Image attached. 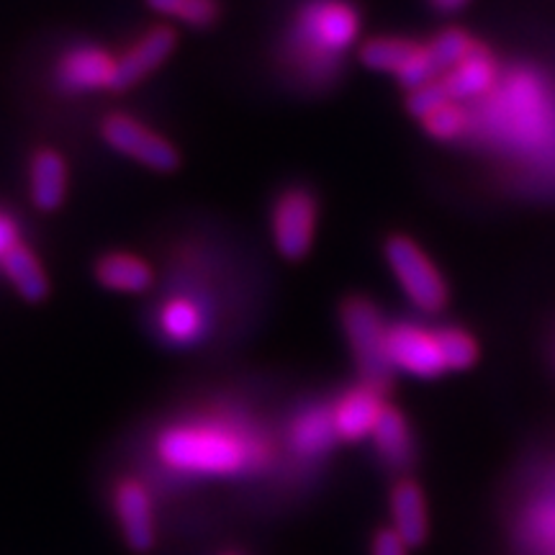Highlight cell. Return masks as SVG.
Wrapping results in <instances>:
<instances>
[{
    "instance_id": "1",
    "label": "cell",
    "mask_w": 555,
    "mask_h": 555,
    "mask_svg": "<svg viewBox=\"0 0 555 555\" xmlns=\"http://www.w3.org/2000/svg\"><path fill=\"white\" fill-rule=\"evenodd\" d=\"M157 457L178 476L234 478L266 466L260 437L217 420L180 422L157 437Z\"/></svg>"
},
{
    "instance_id": "2",
    "label": "cell",
    "mask_w": 555,
    "mask_h": 555,
    "mask_svg": "<svg viewBox=\"0 0 555 555\" xmlns=\"http://www.w3.org/2000/svg\"><path fill=\"white\" fill-rule=\"evenodd\" d=\"M360 31V16L350 0H309L291 31V52L304 73L327 78Z\"/></svg>"
},
{
    "instance_id": "3",
    "label": "cell",
    "mask_w": 555,
    "mask_h": 555,
    "mask_svg": "<svg viewBox=\"0 0 555 555\" xmlns=\"http://www.w3.org/2000/svg\"><path fill=\"white\" fill-rule=\"evenodd\" d=\"M339 322H343L347 345H350L352 358H356L360 380L388 391L391 384V358H388V327L384 314L371 298L350 296L339 309Z\"/></svg>"
},
{
    "instance_id": "4",
    "label": "cell",
    "mask_w": 555,
    "mask_h": 555,
    "mask_svg": "<svg viewBox=\"0 0 555 555\" xmlns=\"http://www.w3.org/2000/svg\"><path fill=\"white\" fill-rule=\"evenodd\" d=\"M386 262L409 301L422 311H440L448 304V283L412 237L393 234L384 247Z\"/></svg>"
},
{
    "instance_id": "5",
    "label": "cell",
    "mask_w": 555,
    "mask_h": 555,
    "mask_svg": "<svg viewBox=\"0 0 555 555\" xmlns=\"http://www.w3.org/2000/svg\"><path fill=\"white\" fill-rule=\"evenodd\" d=\"M319 204L309 189H286L273 206V242L286 260L307 258L317 234Z\"/></svg>"
},
{
    "instance_id": "6",
    "label": "cell",
    "mask_w": 555,
    "mask_h": 555,
    "mask_svg": "<svg viewBox=\"0 0 555 555\" xmlns=\"http://www.w3.org/2000/svg\"><path fill=\"white\" fill-rule=\"evenodd\" d=\"M101 137L106 139L111 150L121 152L131 159H137L139 165L150 170L170 172L178 168L180 155L165 137H159L157 131H152L144 124L131 119L127 114H111L101 124Z\"/></svg>"
},
{
    "instance_id": "7",
    "label": "cell",
    "mask_w": 555,
    "mask_h": 555,
    "mask_svg": "<svg viewBox=\"0 0 555 555\" xmlns=\"http://www.w3.org/2000/svg\"><path fill=\"white\" fill-rule=\"evenodd\" d=\"M388 358L393 371L416 378H437L450 371L440 330H427L412 322H393L388 327Z\"/></svg>"
},
{
    "instance_id": "8",
    "label": "cell",
    "mask_w": 555,
    "mask_h": 555,
    "mask_svg": "<svg viewBox=\"0 0 555 555\" xmlns=\"http://www.w3.org/2000/svg\"><path fill=\"white\" fill-rule=\"evenodd\" d=\"M111 509L131 551L150 553L157 543V509L147 483L134 476L119 478L111 491Z\"/></svg>"
},
{
    "instance_id": "9",
    "label": "cell",
    "mask_w": 555,
    "mask_h": 555,
    "mask_svg": "<svg viewBox=\"0 0 555 555\" xmlns=\"http://www.w3.org/2000/svg\"><path fill=\"white\" fill-rule=\"evenodd\" d=\"M386 391L360 380L350 391H345L335 404L330 406L332 425H335L337 440L358 442L363 437H371L378 420L386 412Z\"/></svg>"
},
{
    "instance_id": "10",
    "label": "cell",
    "mask_w": 555,
    "mask_h": 555,
    "mask_svg": "<svg viewBox=\"0 0 555 555\" xmlns=\"http://www.w3.org/2000/svg\"><path fill=\"white\" fill-rule=\"evenodd\" d=\"M119 60L99 47H75L57 65L60 86L69 93H88V90H114Z\"/></svg>"
},
{
    "instance_id": "11",
    "label": "cell",
    "mask_w": 555,
    "mask_h": 555,
    "mask_svg": "<svg viewBox=\"0 0 555 555\" xmlns=\"http://www.w3.org/2000/svg\"><path fill=\"white\" fill-rule=\"evenodd\" d=\"M176 44L178 37L170 26H152L137 44H131L119 57V73H116L114 90L137 86L139 80L155 73V69L170 57Z\"/></svg>"
},
{
    "instance_id": "12",
    "label": "cell",
    "mask_w": 555,
    "mask_h": 555,
    "mask_svg": "<svg viewBox=\"0 0 555 555\" xmlns=\"http://www.w3.org/2000/svg\"><path fill=\"white\" fill-rule=\"evenodd\" d=\"M29 193L34 206L54 211L67 196V163L57 150L41 147L29 163Z\"/></svg>"
},
{
    "instance_id": "13",
    "label": "cell",
    "mask_w": 555,
    "mask_h": 555,
    "mask_svg": "<svg viewBox=\"0 0 555 555\" xmlns=\"http://www.w3.org/2000/svg\"><path fill=\"white\" fill-rule=\"evenodd\" d=\"M337 442L335 425H332V412L324 406H311L307 412L294 416L288 427V448L291 453L304 457V461H317L327 455Z\"/></svg>"
},
{
    "instance_id": "14",
    "label": "cell",
    "mask_w": 555,
    "mask_h": 555,
    "mask_svg": "<svg viewBox=\"0 0 555 555\" xmlns=\"http://www.w3.org/2000/svg\"><path fill=\"white\" fill-rule=\"evenodd\" d=\"M391 517H393V530L404 538V543L420 545L427 538V502L425 491L420 489V483L412 478H399L391 489Z\"/></svg>"
},
{
    "instance_id": "15",
    "label": "cell",
    "mask_w": 555,
    "mask_h": 555,
    "mask_svg": "<svg viewBox=\"0 0 555 555\" xmlns=\"http://www.w3.org/2000/svg\"><path fill=\"white\" fill-rule=\"evenodd\" d=\"M496 80V65L491 52L481 44L470 54L468 60H463L461 65L448 69L446 75H440V82L446 86L450 101L463 103L468 99H478L486 90L494 88Z\"/></svg>"
},
{
    "instance_id": "16",
    "label": "cell",
    "mask_w": 555,
    "mask_h": 555,
    "mask_svg": "<svg viewBox=\"0 0 555 555\" xmlns=\"http://www.w3.org/2000/svg\"><path fill=\"white\" fill-rule=\"evenodd\" d=\"M373 446L386 468L404 470L412 466L414 461V437L409 429L406 416L399 412L397 406H386L384 416L378 420L376 429H373Z\"/></svg>"
},
{
    "instance_id": "17",
    "label": "cell",
    "mask_w": 555,
    "mask_h": 555,
    "mask_svg": "<svg viewBox=\"0 0 555 555\" xmlns=\"http://www.w3.org/2000/svg\"><path fill=\"white\" fill-rule=\"evenodd\" d=\"M95 281L103 288L119 291V294H142L152 286L155 273L147 260L129 253H108L95 262Z\"/></svg>"
},
{
    "instance_id": "18",
    "label": "cell",
    "mask_w": 555,
    "mask_h": 555,
    "mask_svg": "<svg viewBox=\"0 0 555 555\" xmlns=\"http://www.w3.org/2000/svg\"><path fill=\"white\" fill-rule=\"evenodd\" d=\"M0 268H3L11 286L16 288L18 296L26 298V301L37 304L50 294V278H47L39 258L34 255V249L29 245H24V242H16V245L0 258Z\"/></svg>"
},
{
    "instance_id": "19",
    "label": "cell",
    "mask_w": 555,
    "mask_h": 555,
    "mask_svg": "<svg viewBox=\"0 0 555 555\" xmlns=\"http://www.w3.org/2000/svg\"><path fill=\"white\" fill-rule=\"evenodd\" d=\"M416 47H420L416 41L404 37L367 39L365 44L360 47V62H363L365 67L376 69V73H388L397 78L406 62L412 60Z\"/></svg>"
},
{
    "instance_id": "20",
    "label": "cell",
    "mask_w": 555,
    "mask_h": 555,
    "mask_svg": "<svg viewBox=\"0 0 555 555\" xmlns=\"http://www.w3.org/2000/svg\"><path fill=\"white\" fill-rule=\"evenodd\" d=\"M163 332L170 343L191 345L204 332V314L196 304L185 298H172L163 307Z\"/></svg>"
},
{
    "instance_id": "21",
    "label": "cell",
    "mask_w": 555,
    "mask_h": 555,
    "mask_svg": "<svg viewBox=\"0 0 555 555\" xmlns=\"http://www.w3.org/2000/svg\"><path fill=\"white\" fill-rule=\"evenodd\" d=\"M147 5L159 16L176 18L193 29H208L221 16L219 0H147Z\"/></svg>"
},
{
    "instance_id": "22",
    "label": "cell",
    "mask_w": 555,
    "mask_h": 555,
    "mask_svg": "<svg viewBox=\"0 0 555 555\" xmlns=\"http://www.w3.org/2000/svg\"><path fill=\"white\" fill-rule=\"evenodd\" d=\"M427 47L433 52L437 67H440V75H446L448 69H453L463 60H468L481 44L463 29H442Z\"/></svg>"
},
{
    "instance_id": "23",
    "label": "cell",
    "mask_w": 555,
    "mask_h": 555,
    "mask_svg": "<svg viewBox=\"0 0 555 555\" xmlns=\"http://www.w3.org/2000/svg\"><path fill=\"white\" fill-rule=\"evenodd\" d=\"M422 127H425L427 134H433L440 142H453L468 129V111L461 106V103L450 101L446 106L435 108L433 114L422 119Z\"/></svg>"
},
{
    "instance_id": "24",
    "label": "cell",
    "mask_w": 555,
    "mask_h": 555,
    "mask_svg": "<svg viewBox=\"0 0 555 555\" xmlns=\"http://www.w3.org/2000/svg\"><path fill=\"white\" fill-rule=\"evenodd\" d=\"M440 343H442V352H446L450 371H466V367L476 363L478 345H476V339L468 335V332H463L457 327H442Z\"/></svg>"
},
{
    "instance_id": "25",
    "label": "cell",
    "mask_w": 555,
    "mask_h": 555,
    "mask_svg": "<svg viewBox=\"0 0 555 555\" xmlns=\"http://www.w3.org/2000/svg\"><path fill=\"white\" fill-rule=\"evenodd\" d=\"M406 551L409 545L393 527H380L376 535H373L371 555H406Z\"/></svg>"
},
{
    "instance_id": "26",
    "label": "cell",
    "mask_w": 555,
    "mask_h": 555,
    "mask_svg": "<svg viewBox=\"0 0 555 555\" xmlns=\"http://www.w3.org/2000/svg\"><path fill=\"white\" fill-rule=\"evenodd\" d=\"M16 242H21L18 240V227H16V221H13L9 214H3L0 211V258H3L5 253H9V249L16 245Z\"/></svg>"
},
{
    "instance_id": "27",
    "label": "cell",
    "mask_w": 555,
    "mask_h": 555,
    "mask_svg": "<svg viewBox=\"0 0 555 555\" xmlns=\"http://www.w3.org/2000/svg\"><path fill=\"white\" fill-rule=\"evenodd\" d=\"M466 3H468V0H433L435 9L442 11V13H453L457 9H463Z\"/></svg>"
},
{
    "instance_id": "28",
    "label": "cell",
    "mask_w": 555,
    "mask_h": 555,
    "mask_svg": "<svg viewBox=\"0 0 555 555\" xmlns=\"http://www.w3.org/2000/svg\"><path fill=\"white\" fill-rule=\"evenodd\" d=\"M219 555H242V553H237V551H221Z\"/></svg>"
}]
</instances>
